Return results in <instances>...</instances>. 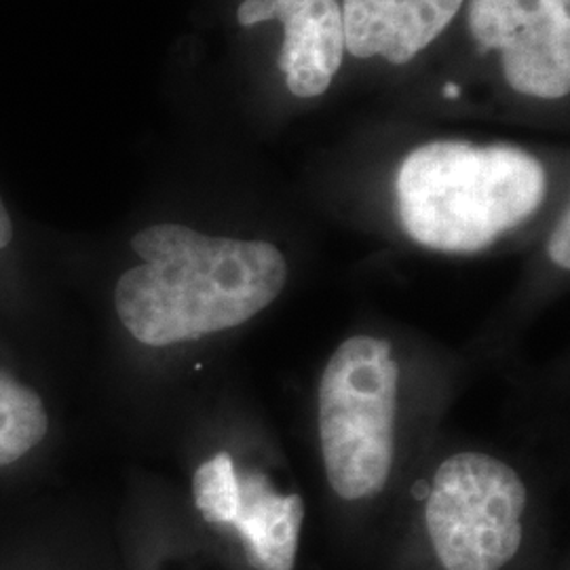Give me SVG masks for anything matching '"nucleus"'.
I'll return each instance as SVG.
<instances>
[{
	"label": "nucleus",
	"instance_id": "f257e3e1",
	"mask_svg": "<svg viewBox=\"0 0 570 570\" xmlns=\"http://www.w3.org/2000/svg\"><path fill=\"white\" fill-rule=\"evenodd\" d=\"M131 247L142 263L119 277L115 308L122 327L146 346L242 326L287 282L284 254L261 239L214 237L161 223L136 233Z\"/></svg>",
	"mask_w": 570,
	"mask_h": 570
},
{
	"label": "nucleus",
	"instance_id": "f03ea898",
	"mask_svg": "<svg viewBox=\"0 0 570 570\" xmlns=\"http://www.w3.org/2000/svg\"><path fill=\"white\" fill-rule=\"evenodd\" d=\"M400 220L429 249L473 254L522 225L548 197V171L510 144L438 140L407 153L395 178Z\"/></svg>",
	"mask_w": 570,
	"mask_h": 570
},
{
	"label": "nucleus",
	"instance_id": "7ed1b4c3",
	"mask_svg": "<svg viewBox=\"0 0 570 570\" xmlns=\"http://www.w3.org/2000/svg\"><path fill=\"white\" fill-rule=\"evenodd\" d=\"M400 366L387 341L353 336L330 357L320 385L327 482L345 501L385 489L395 456Z\"/></svg>",
	"mask_w": 570,
	"mask_h": 570
},
{
	"label": "nucleus",
	"instance_id": "20e7f679",
	"mask_svg": "<svg viewBox=\"0 0 570 570\" xmlns=\"http://www.w3.org/2000/svg\"><path fill=\"white\" fill-rule=\"evenodd\" d=\"M527 487L503 461L463 452L444 461L433 478L425 524L446 570H501L524 537Z\"/></svg>",
	"mask_w": 570,
	"mask_h": 570
},
{
	"label": "nucleus",
	"instance_id": "39448f33",
	"mask_svg": "<svg viewBox=\"0 0 570 570\" xmlns=\"http://www.w3.org/2000/svg\"><path fill=\"white\" fill-rule=\"evenodd\" d=\"M468 28L497 53L520 96L562 100L570 91V0H468Z\"/></svg>",
	"mask_w": 570,
	"mask_h": 570
},
{
	"label": "nucleus",
	"instance_id": "423d86ee",
	"mask_svg": "<svg viewBox=\"0 0 570 570\" xmlns=\"http://www.w3.org/2000/svg\"><path fill=\"white\" fill-rule=\"evenodd\" d=\"M237 20L245 28L279 21L284 42L277 66L287 91L301 100L326 94L346 56L338 0H245Z\"/></svg>",
	"mask_w": 570,
	"mask_h": 570
},
{
	"label": "nucleus",
	"instance_id": "0eeeda50",
	"mask_svg": "<svg viewBox=\"0 0 570 570\" xmlns=\"http://www.w3.org/2000/svg\"><path fill=\"white\" fill-rule=\"evenodd\" d=\"M468 0H343L346 53L404 66L440 39Z\"/></svg>",
	"mask_w": 570,
	"mask_h": 570
},
{
	"label": "nucleus",
	"instance_id": "6e6552de",
	"mask_svg": "<svg viewBox=\"0 0 570 570\" xmlns=\"http://www.w3.org/2000/svg\"><path fill=\"white\" fill-rule=\"evenodd\" d=\"M239 503L230 527L261 570H294L298 537L305 522L301 494H279L258 471H242Z\"/></svg>",
	"mask_w": 570,
	"mask_h": 570
},
{
	"label": "nucleus",
	"instance_id": "1a4fd4ad",
	"mask_svg": "<svg viewBox=\"0 0 570 570\" xmlns=\"http://www.w3.org/2000/svg\"><path fill=\"white\" fill-rule=\"evenodd\" d=\"M49 433V412L37 389L0 367V469L16 465Z\"/></svg>",
	"mask_w": 570,
	"mask_h": 570
},
{
	"label": "nucleus",
	"instance_id": "9d476101",
	"mask_svg": "<svg viewBox=\"0 0 570 570\" xmlns=\"http://www.w3.org/2000/svg\"><path fill=\"white\" fill-rule=\"evenodd\" d=\"M193 499L207 524L230 527L239 503V478L228 452H218L195 471Z\"/></svg>",
	"mask_w": 570,
	"mask_h": 570
},
{
	"label": "nucleus",
	"instance_id": "9b49d317",
	"mask_svg": "<svg viewBox=\"0 0 570 570\" xmlns=\"http://www.w3.org/2000/svg\"><path fill=\"white\" fill-rule=\"evenodd\" d=\"M548 254H550L553 265L569 271L570 268V216L569 209L562 212L560 220L551 230L550 244H548Z\"/></svg>",
	"mask_w": 570,
	"mask_h": 570
},
{
	"label": "nucleus",
	"instance_id": "f8f14e48",
	"mask_svg": "<svg viewBox=\"0 0 570 570\" xmlns=\"http://www.w3.org/2000/svg\"><path fill=\"white\" fill-rule=\"evenodd\" d=\"M13 237H16L13 218H11L7 205H4L2 197H0V252H4V249L11 245Z\"/></svg>",
	"mask_w": 570,
	"mask_h": 570
}]
</instances>
